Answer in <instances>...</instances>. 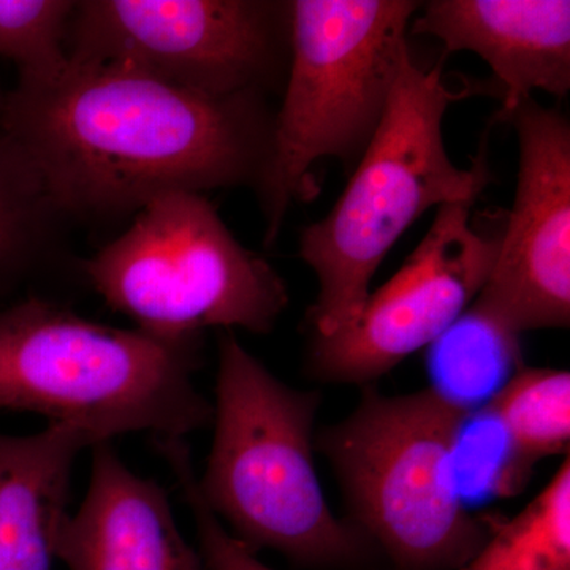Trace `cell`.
Here are the masks:
<instances>
[{
  "label": "cell",
  "instance_id": "obj_17",
  "mask_svg": "<svg viewBox=\"0 0 570 570\" xmlns=\"http://www.w3.org/2000/svg\"><path fill=\"white\" fill-rule=\"evenodd\" d=\"M430 347L433 371L441 381L434 387H489L523 367L520 336L471 305Z\"/></svg>",
  "mask_w": 570,
  "mask_h": 570
},
{
  "label": "cell",
  "instance_id": "obj_8",
  "mask_svg": "<svg viewBox=\"0 0 570 570\" xmlns=\"http://www.w3.org/2000/svg\"><path fill=\"white\" fill-rule=\"evenodd\" d=\"M67 58L121 66L202 96H268L291 61V2L82 0Z\"/></svg>",
  "mask_w": 570,
  "mask_h": 570
},
{
  "label": "cell",
  "instance_id": "obj_5",
  "mask_svg": "<svg viewBox=\"0 0 570 570\" xmlns=\"http://www.w3.org/2000/svg\"><path fill=\"white\" fill-rule=\"evenodd\" d=\"M346 419L314 441L354 523L392 570H460L501 519L469 512L456 478L471 414L431 387L387 396L363 387Z\"/></svg>",
  "mask_w": 570,
  "mask_h": 570
},
{
  "label": "cell",
  "instance_id": "obj_16",
  "mask_svg": "<svg viewBox=\"0 0 570 570\" xmlns=\"http://www.w3.org/2000/svg\"><path fill=\"white\" fill-rule=\"evenodd\" d=\"M460 570H570V460L513 519H501Z\"/></svg>",
  "mask_w": 570,
  "mask_h": 570
},
{
  "label": "cell",
  "instance_id": "obj_14",
  "mask_svg": "<svg viewBox=\"0 0 570 570\" xmlns=\"http://www.w3.org/2000/svg\"><path fill=\"white\" fill-rule=\"evenodd\" d=\"M487 414L504 434L513 466L528 479L538 461L569 453V371L521 367L490 397Z\"/></svg>",
  "mask_w": 570,
  "mask_h": 570
},
{
  "label": "cell",
  "instance_id": "obj_19",
  "mask_svg": "<svg viewBox=\"0 0 570 570\" xmlns=\"http://www.w3.org/2000/svg\"><path fill=\"white\" fill-rule=\"evenodd\" d=\"M156 449L170 464L179 490L193 512L205 570H273L258 560L257 553L235 539L206 505L198 490L186 439H160L156 442Z\"/></svg>",
  "mask_w": 570,
  "mask_h": 570
},
{
  "label": "cell",
  "instance_id": "obj_10",
  "mask_svg": "<svg viewBox=\"0 0 570 570\" xmlns=\"http://www.w3.org/2000/svg\"><path fill=\"white\" fill-rule=\"evenodd\" d=\"M504 122L519 137L512 212L493 269L471 306L513 335L570 324V126L538 100H523Z\"/></svg>",
  "mask_w": 570,
  "mask_h": 570
},
{
  "label": "cell",
  "instance_id": "obj_20",
  "mask_svg": "<svg viewBox=\"0 0 570 570\" xmlns=\"http://www.w3.org/2000/svg\"><path fill=\"white\" fill-rule=\"evenodd\" d=\"M7 92H3L2 85H0V119H2L3 107H6Z\"/></svg>",
  "mask_w": 570,
  "mask_h": 570
},
{
  "label": "cell",
  "instance_id": "obj_9",
  "mask_svg": "<svg viewBox=\"0 0 570 570\" xmlns=\"http://www.w3.org/2000/svg\"><path fill=\"white\" fill-rule=\"evenodd\" d=\"M474 204L438 208L414 253L367 296L360 316L335 335L313 336L309 377L366 387L448 332L489 281L501 239L471 223Z\"/></svg>",
  "mask_w": 570,
  "mask_h": 570
},
{
  "label": "cell",
  "instance_id": "obj_6",
  "mask_svg": "<svg viewBox=\"0 0 570 570\" xmlns=\"http://www.w3.org/2000/svg\"><path fill=\"white\" fill-rule=\"evenodd\" d=\"M420 2L294 0L291 61L275 111L272 157L257 195L265 245L276 242L294 202L316 197L313 168L358 163L387 111Z\"/></svg>",
  "mask_w": 570,
  "mask_h": 570
},
{
  "label": "cell",
  "instance_id": "obj_18",
  "mask_svg": "<svg viewBox=\"0 0 570 570\" xmlns=\"http://www.w3.org/2000/svg\"><path fill=\"white\" fill-rule=\"evenodd\" d=\"M75 6L71 0H0V58L18 63L20 80H48L66 69Z\"/></svg>",
  "mask_w": 570,
  "mask_h": 570
},
{
  "label": "cell",
  "instance_id": "obj_13",
  "mask_svg": "<svg viewBox=\"0 0 570 570\" xmlns=\"http://www.w3.org/2000/svg\"><path fill=\"white\" fill-rule=\"evenodd\" d=\"M86 431L48 423L31 436L0 434V570H52L70 475Z\"/></svg>",
  "mask_w": 570,
  "mask_h": 570
},
{
  "label": "cell",
  "instance_id": "obj_4",
  "mask_svg": "<svg viewBox=\"0 0 570 570\" xmlns=\"http://www.w3.org/2000/svg\"><path fill=\"white\" fill-rule=\"evenodd\" d=\"M460 96L445 82L442 63L423 69L412 55L404 59L346 189L299 238V255L318 283L313 336L335 335L360 316L379 266L428 209L475 202L491 183L485 145L469 168L456 167L445 149L442 124Z\"/></svg>",
  "mask_w": 570,
  "mask_h": 570
},
{
  "label": "cell",
  "instance_id": "obj_7",
  "mask_svg": "<svg viewBox=\"0 0 570 570\" xmlns=\"http://www.w3.org/2000/svg\"><path fill=\"white\" fill-rule=\"evenodd\" d=\"M81 269L111 309L164 343L200 344L206 328L268 335L288 306L283 277L235 238L204 194L154 198Z\"/></svg>",
  "mask_w": 570,
  "mask_h": 570
},
{
  "label": "cell",
  "instance_id": "obj_12",
  "mask_svg": "<svg viewBox=\"0 0 570 570\" xmlns=\"http://www.w3.org/2000/svg\"><path fill=\"white\" fill-rule=\"evenodd\" d=\"M91 449L88 493L59 524L56 560L69 570H205L163 487L130 471L111 442Z\"/></svg>",
  "mask_w": 570,
  "mask_h": 570
},
{
  "label": "cell",
  "instance_id": "obj_11",
  "mask_svg": "<svg viewBox=\"0 0 570 570\" xmlns=\"http://www.w3.org/2000/svg\"><path fill=\"white\" fill-rule=\"evenodd\" d=\"M409 32L434 37L445 55L471 51L489 63L504 89L501 122L534 92H569L568 0H431Z\"/></svg>",
  "mask_w": 570,
  "mask_h": 570
},
{
  "label": "cell",
  "instance_id": "obj_1",
  "mask_svg": "<svg viewBox=\"0 0 570 570\" xmlns=\"http://www.w3.org/2000/svg\"><path fill=\"white\" fill-rule=\"evenodd\" d=\"M273 129L264 96L214 99L129 67L70 61L58 77L20 80L0 119L63 219L127 216L168 193L257 190Z\"/></svg>",
  "mask_w": 570,
  "mask_h": 570
},
{
  "label": "cell",
  "instance_id": "obj_2",
  "mask_svg": "<svg viewBox=\"0 0 570 570\" xmlns=\"http://www.w3.org/2000/svg\"><path fill=\"white\" fill-rule=\"evenodd\" d=\"M317 392L291 387L224 332L217 347L214 438L198 490L254 553L305 570H392L354 523L337 519L314 463Z\"/></svg>",
  "mask_w": 570,
  "mask_h": 570
},
{
  "label": "cell",
  "instance_id": "obj_3",
  "mask_svg": "<svg viewBox=\"0 0 570 570\" xmlns=\"http://www.w3.org/2000/svg\"><path fill=\"white\" fill-rule=\"evenodd\" d=\"M198 366L200 344L100 325L36 296L0 313V411L43 415L96 444L140 431L186 439L213 425Z\"/></svg>",
  "mask_w": 570,
  "mask_h": 570
},
{
  "label": "cell",
  "instance_id": "obj_15",
  "mask_svg": "<svg viewBox=\"0 0 570 570\" xmlns=\"http://www.w3.org/2000/svg\"><path fill=\"white\" fill-rule=\"evenodd\" d=\"M61 219L39 168L0 130V292L43 261Z\"/></svg>",
  "mask_w": 570,
  "mask_h": 570
}]
</instances>
